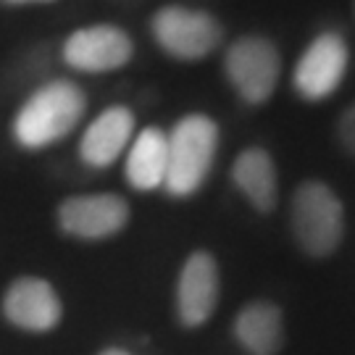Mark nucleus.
I'll return each instance as SVG.
<instances>
[{
	"mask_svg": "<svg viewBox=\"0 0 355 355\" xmlns=\"http://www.w3.org/2000/svg\"><path fill=\"white\" fill-rule=\"evenodd\" d=\"M232 334L245 355H279L287 343L284 313L271 300H253L237 311Z\"/></svg>",
	"mask_w": 355,
	"mask_h": 355,
	"instance_id": "obj_11",
	"label": "nucleus"
},
{
	"mask_svg": "<svg viewBox=\"0 0 355 355\" xmlns=\"http://www.w3.org/2000/svg\"><path fill=\"white\" fill-rule=\"evenodd\" d=\"M224 71L242 101L250 105H261L274 95L279 82V51L266 37H255V35L240 37L229 45Z\"/></svg>",
	"mask_w": 355,
	"mask_h": 355,
	"instance_id": "obj_4",
	"label": "nucleus"
},
{
	"mask_svg": "<svg viewBox=\"0 0 355 355\" xmlns=\"http://www.w3.org/2000/svg\"><path fill=\"white\" fill-rule=\"evenodd\" d=\"M168 164H166L164 190L171 198H190L203 187L218 150V127L214 119L192 114L179 119L166 135Z\"/></svg>",
	"mask_w": 355,
	"mask_h": 355,
	"instance_id": "obj_2",
	"label": "nucleus"
},
{
	"mask_svg": "<svg viewBox=\"0 0 355 355\" xmlns=\"http://www.w3.org/2000/svg\"><path fill=\"white\" fill-rule=\"evenodd\" d=\"M292 234L311 258L331 255L345 237V208L337 192L324 182H303L292 198Z\"/></svg>",
	"mask_w": 355,
	"mask_h": 355,
	"instance_id": "obj_3",
	"label": "nucleus"
},
{
	"mask_svg": "<svg viewBox=\"0 0 355 355\" xmlns=\"http://www.w3.org/2000/svg\"><path fill=\"white\" fill-rule=\"evenodd\" d=\"M3 313L13 327L24 331H51L61 324V297L51 282L21 277L6 290Z\"/></svg>",
	"mask_w": 355,
	"mask_h": 355,
	"instance_id": "obj_10",
	"label": "nucleus"
},
{
	"mask_svg": "<svg viewBox=\"0 0 355 355\" xmlns=\"http://www.w3.org/2000/svg\"><path fill=\"white\" fill-rule=\"evenodd\" d=\"M221 295L218 263L208 250H195L177 279V318L182 327L198 329L211 321Z\"/></svg>",
	"mask_w": 355,
	"mask_h": 355,
	"instance_id": "obj_7",
	"label": "nucleus"
},
{
	"mask_svg": "<svg viewBox=\"0 0 355 355\" xmlns=\"http://www.w3.org/2000/svg\"><path fill=\"white\" fill-rule=\"evenodd\" d=\"M132 53H135V45L124 29L98 24L79 29L66 40L64 61L76 71L101 74V71H114L127 66Z\"/></svg>",
	"mask_w": 355,
	"mask_h": 355,
	"instance_id": "obj_9",
	"label": "nucleus"
},
{
	"mask_svg": "<svg viewBox=\"0 0 355 355\" xmlns=\"http://www.w3.org/2000/svg\"><path fill=\"white\" fill-rule=\"evenodd\" d=\"M232 179L245 200L261 214H271L279 200V179L274 158L263 148H248L234 158Z\"/></svg>",
	"mask_w": 355,
	"mask_h": 355,
	"instance_id": "obj_13",
	"label": "nucleus"
},
{
	"mask_svg": "<svg viewBox=\"0 0 355 355\" xmlns=\"http://www.w3.org/2000/svg\"><path fill=\"white\" fill-rule=\"evenodd\" d=\"M85 92L69 79H53L32 92L13 119V137L26 150H42L66 137L85 114Z\"/></svg>",
	"mask_w": 355,
	"mask_h": 355,
	"instance_id": "obj_1",
	"label": "nucleus"
},
{
	"mask_svg": "<svg viewBox=\"0 0 355 355\" xmlns=\"http://www.w3.org/2000/svg\"><path fill=\"white\" fill-rule=\"evenodd\" d=\"M101 355H129L127 350H121V347H108V350H103Z\"/></svg>",
	"mask_w": 355,
	"mask_h": 355,
	"instance_id": "obj_16",
	"label": "nucleus"
},
{
	"mask_svg": "<svg viewBox=\"0 0 355 355\" xmlns=\"http://www.w3.org/2000/svg\"><path fill=\"white\" fill-rule=\"evenodd\" d=\"M337 132H340V142L355 155V105H350V108L343 114Z\"/></svg>",
	"mask_w": 355,
	"mask_h": 355,
	"instance_id": "obj_15",
	"label": "nucleus"
},
{
	"mask_svg": "<svg viewBox=\"0 0 355 355\" xmlns=\"http://www.w3.org/2000/svg\"><path fill=\"white\" fill-rule=\"evenodd\" d=\"M129 221V205L119 195H76L58 205V224L76 240H108Z\"/></svg>",
	"mask_w": 355,
	"mask_h": 355,
	"instance_id": "obj_8",
	"label": "nucleus"
},
{
	"mask_svg": "<svg viewBox=\"0 0 355 355\" xmlns=\"http://www.w3.org/2000/svg\"><path fill=\"white\" fill-rule=\"evenodd\" d=\"M168 142L161 129L148 127L135 137L127 155V182L140 192L164 187Z\"/></svg>",
	"mask_w": 355,
	"mask_h": 355,
	"instance_id": "obj_14",
	"label": "nucleus"
},
{
	"mask_svg": "<svg viewBox=\"0 0 355 355\" xmlns=\"http://www.w3.org/2000/svg\"><path fill=\"white\" fill-rule=\"evenodd\" d=\"M3 3H13V6H21V3H51V0H3Z\"/></svg>",
	"mask_w": 355,
	"mask_h": 355,
	"instance_id": "obj_17",
	"label": "nucleus"
},
{
	"mask_svg": "<svg viewBox=\"0 0 355 355\" xmlns=\"http://www.w3.org/2000/svg\"><path fill=\"white\" fill-rule=\"evenodd\" d=\"M135 132V116L129 108L114 105L103 111L87 127L85 137L79 142V155L82 161L92 168H105L111 166L124 153V148L132 140Z\"/></svg>",
	"mask_w": 355,
	"mask_h": 355,
	"instance_id": "obj_12",
	"label": "nucleus"
},
{
	"mask_svg": "<svg viewBox=\"0 0 355 355\" xmlns=\"http://www.w3.org/2000/svg\"><path fill=\"white\" fill-rule=\"evenodd\" d=\"M347 64H350V51L343 35H334V32L318 35L295 66V76H292L295 89L305 101H324L343 85Z\"/></svg>",
	"mask_w": 355,
	"mask_h": 355,
	"instance_id": "obj_6",
	"label": "nucleus"
},
{
	"mask_svg": "<svg viewBox=\"0 0 355 355\" xmlns=\"http://www.w3.org/2000/svg\"><path fill=\"white\" fill-rule=\"evenodd\" d=\"M153 37L179 61H200L221 42V24L211 13L168 6L153 16Z\"/></svg>",
	"mask_w": 355,
	"mask_h": 355,
	"instance_id": "obj_5",
	"label": "nucleus"
}]
</instances>
